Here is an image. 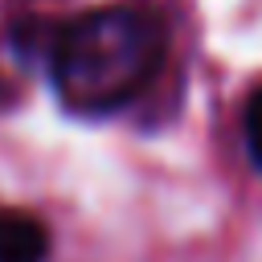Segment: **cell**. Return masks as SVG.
<instances>
[{
	"label": "cell",
	"instance_id": "1",
	"mask_svg": "<svg viewBox=\"0 0 262 262\" xmlns=\"http://www.w3.org/2000/svg\"><path fill=\"white\" fill-rule=\"evenodd\" d=\"M164 53L168 33L156 12L135 4H106L57 25L45 66L61 106L98 119L139 98Z\"/></svg>",
	"mask_w": 262,
	"mask_h": 262
},
{
	"label": "cell",
	"instance_id": "2",
	"mask_svg": "<svg viewBox=\"0 0 262 262\" xmlns=\"http://www.w3.org/2000/svg\"><path fill=\"white\" fill-rule=\"evenodd\" d=\"M49 233L25 209H0V262H45Z\"/></svg>",
	"mask_w": 262,
	"mask_h": 262
},
{
	"label": "cell",
	"instance_id": "3",
	"mask_svg": "<svg viewBox=\"0 0 262 262\" xmlns=\"http://www.w3.org/2000/svg\"><path fill=\"white\" fill-rule=\"evenodd\" d=\"M242 139H246V151H250L254 168H262V90H254L250 102H246V115H242Z\"/></svg>",
	"mask_w": 262,
	"mask_h": 262
}]
</instances>
